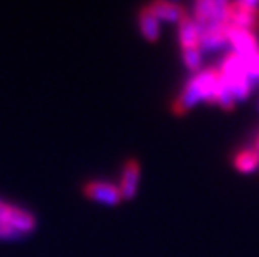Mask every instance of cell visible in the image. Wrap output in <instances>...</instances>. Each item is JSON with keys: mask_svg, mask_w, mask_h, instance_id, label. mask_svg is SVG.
Returning <instances> with one entry per match:
<instances>
[{"mask_svg": "<svg viewBox=\"0 0 259 257\" xmlns=\"http://www.w3.org/2000/svg\"><path fill=\"white\" fill-rule=\"evenodd\" d=\"M0 222L14 227L20 234L32 232L35 227V219L30 212L20 209V207L5 204L2 200H0Z\"/></svg>", "mask_w": 259, "mask_h": 257, "instance_id": "6da1fadb", "label": "cell"}, {"mask_svg": "<svg viewBox=\"0 0 259 257\" xmlns=\"http://www.w3.org/2000/svg\"><path fill=\"white\" fill-rule=\"evenodd\" d=\"M84 195L89 199L101 202V204H107V205H117L119 202L122 200V194H120L117 185L102 182V180L87 182L84 185Z\"/></svg>", "mask_w": 259, "mask_h": 257, "instance_id": "7a4b0ae2", "label": "cell"}, {"mask_svg": "<svg viewBox=\"0 0 259 257\" xmlns=\"http://www.w3.org/2000/svg\"><path fill=\"white\" fill-rule=\"evenodd\" d=\"M201 99H202L201 77H199V72H197L194 77L187 82V85L184 87L183 94H181L178 99L174 100L172 111H174V114H178V116H183V114H186L197 100H201Z\"/></svg>", "mask_w": 259, "mask_h": 257, "instance_id": "3957f363", "label": "cell"}, {"mask_svg": "<svg viewBox=\"0 0 259 257\" xmlns=\"http://www.w3.org/2000/svg\"><path fill=\"white\" fill-rule=\"evenodd\" d=\"M228 40L233 43L234 48L238 50V54L242 57H247V56H251V54L259 50L256 37L252 35L249 30L238 29V27H233L231 24L228 27Z\"/></svg>", "mask_w": 259, "mask_h": 257, "instance_id": "277c9868", "label": "cell"}, {"mask_svg": "<svg viewBox=\"0 0 259 257\" xmlns=\"http://www.w3.org/2000/svg\"><path fill=\"white\" fill-rule=\"evenodd\" d=\"M229 24L238 29L249 30L259 27V9L249 10L241 7L238 2L229 4Z\"/></svg>", "mask_w": 259, "mask_h": 257, "instance_id": "5b68a950", "label": "cell"}, {"mask_svg": "<svg viewBox=\"0 0 259 257\" xmlns=\"http://www.w3.org/2000/svg\"><path fill=\"white\" fill-rule=\"evenodd\" d=\"M139 176H141V167L137 164L136 159H129L124 166L122 171V179H120L119 190L122 194V199H132L136 195L137 184H139Z\"/></svg>", "mask_w": 259, "mask_h": 257, "instance_id": "8992f818", "label": "cell"}, {"mask_svg": "<svg viewBox=\"0 0 259 257\" xmlns=\"http://www.w3.org/2000/svg\"><path fill=\"white\" fill-rule=\"evenodd\" d=\"M151 12L156 15L159 20H169V22H179L181 19L186 17V10L183 5L176 4V2H154L147 7Z\"/></svg>", "mask_w": 259, "mask_h": 257, "instance_id": "52a82bcc", "label": "cell"}, {"mask_svg": "<svg viewBox=\"0 0 259 257\" xmlns=\"http://www.w3.org/2000/svg\"><path fill=\"white\" fill-rule=\"evenodd\" d=\"M179 42L183 48L199 47V29L194 19L186 15L179 20Z\"/></svg>", "mask_w": 259, "mask_h": 257, "instance_id": "ba28073f", "label": "cell"}, {"mask_svg": "<svg viewBox=\"0 0 259 257\" xmlns=\"http://www.w3.org/2000/svg\"><path fill=\"white\" fill-rule=\"evenodd\" d=\"M212 102L219 104L223 109H231L234 107V95L233 92H231V87H229V80L228 77L219 70L218 72V79H216V85H214V97H212Z\"/></svg>", "mask_w": 259, "mask_h": 257, "instance_id": "9c48e42d", "label": "cell"}, {"mask_svg": "<svg viewBox=\"0 0 259 257\" xmlns=\"http://www.w3.org/2000/svg\"><path fill=\"white\" fill-rule=\"evenodd\" d=\"M139 29H141V34L144 35L149 42H156L159 39V32H161L159 19L147 7L142 9L139 14Z\"/></svg>", "mask_w": 259, "mask_h": 257, "instance_id": "30bf717a", "label": "cell"}, {"mask_svg": "<svg viewBox=\"0 0 259 257\" xmlns=\"http://www.w3.org/2000/svg\"><path fill=\"white\" fill-rule=\"evenodd\" d=\"M234 166L241 172H251L259 166V156L254 150H242L241 154L236 156Z\"/></svg>", "mask_w": 259, "mask_h": 257, "instance_id": "8fae6325", "label": "cell"}, {"mask_svg": "<svg viewBox=\"0 0 259 257\" xmlns=\"http://www.w3.org/2000/svg\"><path fill=\"white\" fill-rule=\"evenodd\" d=\"M183 59L187 69L192 70V72H197L201 67V48L199 47L183 48Z\"/></svg>", "mask_w": 259, "mask_h": 257, "instance_id": "7c38bea8", "label": "cell"}, {"mask_svg": "<svg viewBox=\"0 0 259 257\" xmlns=\"http://www.w3.org/2000/svg\"><path fill=\"white\" fill-rule=\"evenodd\" d=\"M244 64H246V75H251V77L259 75V50L244 57Z\"/></svg>", "mask_w": 259, "mask_h": 257, "instance_id": "4fadbf2b", "label": "cell"}, {"mask_svg": "<svg viewBox=\"0 0 259 257\" xmlns=\"http://www.w3.org/2000/svg\"><path fill=\"white\" fill-rule=\"evenodd\" d=\"M22 234L19 231H15L14 227L7 226V224L0 222V239H17Z\"/></svg>", "mask_w": 259, "mask_h": 257, "instance_id": "5bb4252c", "label": "cell"}, {"mask_svg": "<svg viewBox=\"0 0 259 257\" xmlns=\"http://www.w3.org/2000/svg\"><path fill=\"white\" fill-rule=\"evenodd\" d=\"M254 152L259 156V137H257V140H256V149H254Z\"/></svg>", "mask_w": 259, "mask_h": 257, "instance_id": "9a60e30c", "label": "cell"}]
</instances>
